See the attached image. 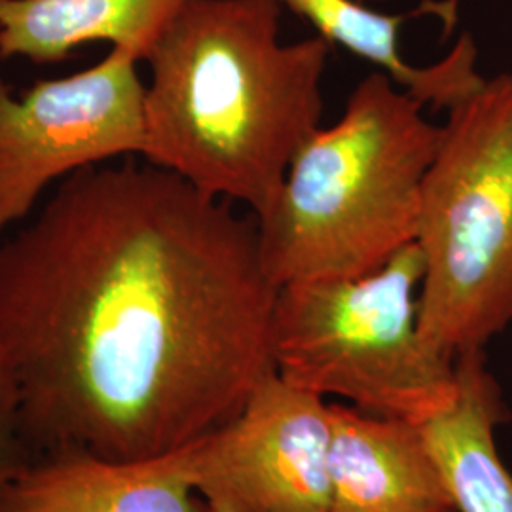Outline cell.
<instances>
[{
    "label": "cell",
    "instance_id": "11",
    "mask_svg": "<svg viewBox=\"0 0 512 512\" xmlns=\"http://www.w3.org/2000/svg\"><path fill=\"white\" fill-rule=\"evenodd\" d=\"M454 399L421 425L458 512H512V473L495 429L505 406L482 351L456 359Z\"/></svg>",
    "mask_w": 512,
    "mask_h": 512
},
{
    "label": "cell",
    "instance_id": "7",
    "mask_svg": "<svg viewBox=\"0 0 512 512\" xmlns=\"http://www.w3.org/2000/svg\"><path fill=\"white\" fill-rule=\"evenodd\" d=\"M329 440V401L272 372L186 469L209 512H330Z\"/></svg>",
    "mask_w": 512,
    "mask_h": 512
},
{
    "label": "cell",
    "instance_id": "10",
    "mask_svg": "<svg viewBox=\"0 0 512 512\" xmlns=\"http://www.w3.org/2000/svg\"><path fill=\"white\" fill-rule=\"evenodd\" d=\"M194 0H0V59L55 63L88 42H110L145 61Z\"/></svg>",
    "mask_w": 512,
    "mask_h": 512
},
{
    "label": "cell",
    "instance_id": "13",
    "mask_svg": "<svg viewBox=\"0 0 512 512\" xmlns=\"http://www.w3.org/2000/svg\"><path fill=\"white\" fill-rule=\"evenodd\" d=\"M37 458L25 425L18 372L0 344V490Z\"/></svg>",
    "mask_w": 512,
    "mask_h": 512
},
{
    "label": "cell",
    "instance_id": "8",
    "mask_svg": "<svg viewBox=\"0 0 512 512\" xmlns=\"http://www.w3.org/2000/svg\"><path fill=\"white\" fill-rule=\"evenodd\" d=\"M329 410L330 512H458L421 425Z\"/></svg>",
    "mask_w": 512,
    "mask_h": 512
},
{
    "label": "cell",
    "instance_id": "9",
    "mask_svg": "<svg viewBox=\"0 0 512 512\" xmlns=\"http://www.w3.org/2000/svg\"><path fill=\"white\" fill-rule=\"evenodd\" d=\"M0 512L209 511L192 486L183 448L139 461L40 456L0 490Z\"/></svg>",
    "mask_w": 512,
    "mask_h": 512
},
{
    "label": "cell",
    "instance_id": "5",
    "mask_svg": "<svg viewBox=\"0 0 512 512\" xmlns=\"http://www.w3.org/2000/svg\"><path fill=\"white\" fill-rule=\"evenodd\" d=\"M416 243L370 274L279 287L275 372L287 384L376 416L423 425L456 395V359L420 332Z\"/></svg>",
    "mask_w": 512,
    "mask_h": 512
},
{
    "label": "cell",
    "instance_id": "4",
    "mask_svg": "<svg viewBox=\"0 0 512 512\" xmlns=\"http://www.w3.org/2000/svg\"><path fill=\"white\" fill-rule=\"evenodd\" d=\"M418 323L450 359L512 325V73L448 110L421 188Z\"/></svg>",
    "mask_w": 512,
    "mask_h": 512
},
{
    "label": "cell",
    "instance_id": "1",
    "mask_svg": "<svg viewBox=\"0 0 512 512\" xmlns=\"http://www.w3.org/2000/svg\"><path fill=\"white\" fill-rule=\"evenodd\" d=\"M256 219L156 165L86 167L0 241V344L40 456L158 458L272 372Z\"/></svg>",
    "mask_w": 512,
    "mask_h": 512
},
{
    "label": "cell",
    "instance_id": "2",
    "mask_svg": "<svg viewBox=\"0 0 512 512\" xmlns=\"http://www.w3.org/2000/svg\"><path fill=\"white\" fill-rule=\"evenodd\" d=\"M274 0H194L145 61L148 164L260 217L321 128L332 44L281 42Z\"/></svg>",
    "mask_w": 512,
    "mask_h": 512
},
{
    "label": "cell",
    "instance_id": "3",
    "mask_svg": "<svg viewBox=\"0 0 512 512\" xmlns=\"http://www.w3.org/2000/svg\"><path fill=\"white\" fill-rule=\"evenodd\" d=\"M423 109L372 71L349 93L342 118L298 150L256 217L277 287L370 274L416 243L421 188L442 135Z\"/></svg>",
    "mask_w": 512,
    "mask_h": 512
},
{
    "label": "cell",
    "instance_id": "14",
    "mask_svg": "<svg viewBox=\"0 0 512 512\" xmlns=\"http://www.w3.org/2000/svg\"><path fill=\"white\" fill-rule=\"evenodd\" d=\"M511 412H512V387H511Z\"/></svg>",
    "mask_w": 512,
    "mask_h": 512
},
{
    "label": "cell",
    "instance_id": "12",
    "mask_svg": "<svg viewBox=\"0 0 512 512\" xmlns=\"http://www.w3.org/2000/svg\"><path fill=\"white\" fill-rule=\"evenodd\" d=\"M308 21L319 37L368 61L395 84L418 99L423 107L446 112L484 84L478 73L475 40L461 35L440 61L416 67L401 52L404 16L376 12L357 0H274Z\"/></svg>",
    "mask_w": 512,
    "mask_h": 512
},
{
    "label": "cell",
    "instance_id": "6",
    "mask_svg": "<svg viewBox=\"0 0 512 512\" xmlns=\"http://www.w3.org/2000/svg\"><path fill=\"white\" fill-rule=\"evenodd\" d=\"M139 61L110 48L97 65L38 80L19 97L0 76V238L55 181L118 156H143L147 84Z\"/></svg>",
    "mask_w": 512,
    "mask_h": 512
}]
</instances>
